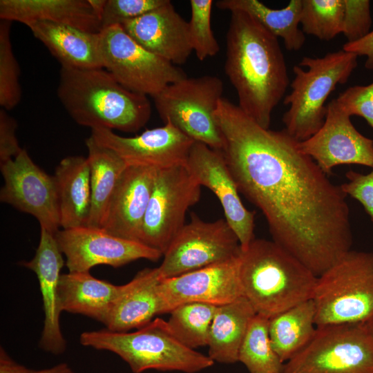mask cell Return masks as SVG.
Returning <instances> with one entry per match:
<instances>
[{
  "mask_svg": "<svg viewBox=\"0 0 373 373\" xmlns=\"http://www.w3.org/2000/svg\"><path fill=\"white\" fill-rule=\"evenodd\" d=\"M216 118L239 192L262 211L273 241L318 277L351 250L347 195L285 128H264L223 97Z\"/></svg>",
  "mask_w": 373,
  "mask_h": 373,
  "instance_id": "obj_1",
  "label": "cell"
},
{
  "mask_svg": "<svg viewBox=\"0 0 373 373\" xmlns=\"http://www.w3.org/2000/svg\"><path fill=\"white\" fill-rule=\"evenodd\" d=\"M226 44L224 71L237 93L238 106L269 128L272 112L289 85L278 38L249 14L233 11Z\"/></svg>",
  "mask_w": 373,
  "mask_h": 373,
  "instance_id": "obj_2",
  "label": "cell"
},
{
  "mask_svg": "<svg viewBox=\"0 0 373 373\" xmlns=\"http://www.w3.org/2000/svg\"><path fill=\"white\" fill-rule=\"evenodd\" d=\"M57 96L72 119L91 130L135 133L151 115L148 96L126 89L103 68L61 67Z\"/></svg>",
  "mask_w": 373,
  "mask_h": 373,
  "instance_id": "obj_3",
  "label": "cell"
},
{
  "mask_svg": "<svg viewBox=\"0 0 373 373\" xmlns=\"http://www.w3.org/2000/svg\"><path fill=\"white\" fill-rule=\"evenodd\" d=\"M244 296L269 318L312 298L316 276L273 240L254 238L238 256Z\"/></svg>",
  "mask_w": 373,
  "mask_h": 373,
  "instance_id": "obj_4",
  "label": "cell"
},
{
  "mask_svg": "<svg viewBox=\"0 0 373 373\" xmlns=\"http://www.w3.org/2000/svg\"><path fill=\"white\" fill-rule=\"evenodd\" d=\"M80 343L119 356L134 373L149 370L196 373L214 361L190 349L171 333L166 321L156 318L135 332H117L106 329L81 334Z\"/></svg>",
  "mask_w": 373,
  "mask_h": 373,
  "instance_id": "obj_5",
  "label": "cell"
},
{
  "mask_svg": "<svg viewBox=\"0 0 373 373\" xmlns=\"http://www.w3.org/2000/svg\"><path fill=\"white\" fill-rule=\"evenodd\" d=\"M357 58L342 49L321 57H303L294 66L291 90L283 99L289 107L282 119L291 137L303 142L321 128L327 111V99L338 84L348 81L357 66Z\"/></svg>",
  "mask_w": 373,
  "mask_h": 373,
  "instance_id": "obj_6",
  "label": "cell"
},
{
  "mask_svg": "<svg viewBox=\"0 0 373 373\" xmlns=\"http://www.w3.org/2000/svg\"><path fill=\"white\" fill-rule=\"evenodd\" d=\"M316 327L365 323L373 316V252L350 250L317 277Z\"/></svg>",
  "mask_w": 373,
  "mask_h": 373,
  "instance_id": "obj_7",
  "label": "cell"
},
{
  "mask_svg": "<svg viewBox=\"0 0 373 373\" xmlns=\"http://www.w3.org/2000/svg\"><path fill=\"white\" fill-rule=\"evenodd\" d=\"M222 93L221 79L206 75L171 84L153 98L164 123L171 122L195 142L222 151L224 140L216 113Z\"/></svg>",
  "mask_w": 373,
  "mask_h": 373,
  "instance_id": "obj_8",
  "label": "cell"
},
{
  "mask_svg": "<svg viewBox=\"0 0 373 373\" xmlns=\"http://www.w3.org/2000/svg\"><path fill=\"white\" fill-rule=\"evenodd\" d=\"M283 373H373V338L364 323L316 327L311 342Z\"/></svg>",
  "mask_w": 373,
  "mask_h": 373,
  "instance_id": "obj_9",
  "label": "cell"
},
{
  "mask_svg": "<svg viewBox=\"0 0 373 373\" xmlns=\"http://www.w3.org/2000/svg\"><path fill=\"white\" fill-rule=\"evenodd\" d=\"M102 68L126 89L155 97L171 84L187 77L178 66L146 50L115 25L99 32Z\"/></svg>",
  "mask_w": 373,
  "mask_h": 373,
  "instance_id": "obj_10",
  "label": "cell"
},
{
  "mask_svg": "<svg viewBox=\"0 0 373 373\" xmlns=\"http://www.w3.org/2000/svg\"><path fill=\"white\" fill-rule=\"evenodd\" d=\"M200 191L186 164L157 169L140 242L164 255L185 224L188 209L199 201Z\"/></svg>",
  "mask_w": 373,
  "mask_h": 373,
  "instance_id": "obj_11",
  "label": "cell"
},
{
  "mask_svg": "<svg viewBox=\"0 0 373 373\" xmlns=\"http://www.w3.org/2000/svg\"><path fill=\"white\" fill-rule=\"evenodd\" d=\"M239 240L224 219L206 222L194 213L173 239L157 267L161 279L238 256Z\"/></svg>",
  "mask_w": 373,
  "mask_h": 373,
  "instance_id": "obj_12",
  "label": "cell"
},
{
  "mask_svg": "<svg viewBox=\"0 0 373 373\" xmlns=\"http://www.w3.org/2000/svg\"><path fill=\"white\" fill-rule=\"evenodd\" d=\"M4 184L0 201L30 214L41 228L55 234L60 218L53 175L39 168L23 149L15 158L0 163Z\"/></svg>",
  "mask_w": 373,
  "mask_h": 373,
  "instance_id": "obj_13",
  "label": "cell"
},
{
  "mask_svg": "<svg viewBox=\"0 0 373 373\" xmlns=\"http://www.w3.org/2000/svg\"><path fill=\"white\" fill-rule=\"evenodd\" d=\"M55 238L69 272L89 271L102 265L119 267L139 259L156 261L163 256L141 242L113 236L102 228L62 229Z\"/></svg>",
  "mask_w": 373,
  "mask_h": 373,
  "instance_id": "obj_14",
  "label": "cell"
},
{
  "mask_svg": "<svg viewBox=\"0 0 373 373\" xmlns=\"http://www.w3.org/2000/svg\"><path fill=\"white\" fill-rule=\"evenodd\" d=\"M239 256V255H238ZM158 293L162 314L179 305L201 303L220 306L244 296L238 256L160 280Z\"/></svg>",
  "mask_w": 373,
  "mask_h": 373,
  "instance_id": "obj_15",
  "label": "cell"
},
{
  "mask_svg": "<svg viewBox=\"0 0 373 373\" xmlns=\"http://www.w3.org/2000/svg\"><path fill=\"white\" fill-rule=\"evenodd\" d=\"M90 136L116 153L127 166L157 169L186 164L195 142L169 122L134 137L121 136L107 128L92 129Z\"/></svg>",
  "mask_w": 373,
  "mask_h": 373,
  "instance_id": "obj_16",
  "label": "cell"
},
{
  "mask_svg": "<svg viewBox=\"0 0 373 373\" xmlns=\"http://www.w3.org/2000/svg\"><path fill=\"white\" fill-rule=\"evenodd\" d=\"M323 125L312 137L299 142L300 149L311 157L327 175L343 164L373 168V140L359 133L335 99L327 105Z\"/></svg>",
  "mask_w": 373,
  "mask_h": 373,
  "instance_id": "obj_17",
  "label": "cell"
},
{
  "mask_svg": "<svg viewBox=\"0 0 373 373\" xmlns=\"http://www.w3.org/2000/svg\"><path fill=\"white\" fill-rule=\"evenodd\" d=\"M186 166L198 182L218 198L226 221L239 240L240 249H245L255 238V212L244 206L222 151L195 142Z\"/></svg>",
  "mask_w": 373,
  "mask_h": 373,
  "instance_id": "obj_18",
  "label": "cell"
},
{
  "mask_svg": "<svg viewBox=\"0 0 373 373\" xmlns=\"http://www.w3.org/2000/svg\"><path fill=\"white\" fill-rule=\"evenodd\" d=\"M121 26L142 48L174 65L184 64L193 52L189 22L169 0Z\"/></svg>",
  "mask_w": 373,
  "mask_h": 373,
  "instance_id": "obj_19",
  "label": "cell"
},
{
  "mask_svg": "<svg viewBox=\"0 0 373 373\" xmlns=\"http://www.w3.org/2000/svg\"><path fill=\"white\" fill-rule=\"evenodd\" d=\"M55 234L41 228L40 240L32 259L21 265L37 276L41 294L44 323L39 347L55 355L63 354L66 341L60 328L58 288L61 269L64 265Z\"/></svg>",
  "mask_w": 373,
  "mask_h": 373,
  "instance_id": "obj_20",
  "label": "cell"
},
{
  "mask_svg": "<svg viewBox=\"0 0 373 373\" xmlns=\"http://www.w3.org/2000/svg\"><path fill=\"white\" fill-rule=\"evenodd\" d=\"M157 169L128 166L111 198L102 227L108 233L140 242Z\"/></svg>",
  "mask_w": 373,
  "mask_h": 373,
  "instance_id": "obj_21",
  "label": "cell"
},
{
  "mask_svg": "<svg viewBox=\"0 0 373 373\" xmlns=\"http://www.w3.org/2000/svg\"><path fill=\"white\" fill-rule=\"evenodd\" d=\"M162 279L158 268H145L128 283L121 285L120 292L104 323L113 332H126L141 328L162 314L158 287Z\"/></svg>",
  "mask_w": 373,
  "mask_h": 373,
  "instance_id": "obj_22",
  "label": "cell"
},
{
  "mask_svg": "<svg viewBox=\"0 0 373 373\" xmlns=\"http://www.w3.org/2000/svg\"><path fill=\"white\" fill-rule=\"evenodd\" d=\"M0 18L27 26L49 21L93 33L102 30L100 19L88 0H1Z\"/></svg>",
  "mask_w": 373,
  "mask_h": 373,
  "instance_id": "obj_23",
  "label": "cell"
},
{
  "mask_svg": "<svg viewBox=\"0 0 373 373\" xmlns=\"http://www.w3.org/2000/svg\"><path fill=\"white\" fill-rule=\"evenodd\" d=\"M28 27L59 61L61 67L102 68L99 32H86L66 24L49 21L34 22Z\"/></svg>",
  "mask_w": 373,
  "mask_h": 373,
  "instance_id": "obj_24",
  "label": "cell"
},
{
  "mask_svg": "<svg viewBox=\"0 0 373 373\" xmlns=\"http://www.w3.org/2000/svg\"><path fill=\"white\" fill-rule=\"evenodd\" d=\"M62 229L88 226L91 209L90 171L88 157L62 159L53 175Z\"/></svg>",
  "mask_w": 373,
  "mask_h": 373,
  "instance_id": "obj_25",
  "label": "cell"
},
{
  "mask_svg": "<svg viewBox=\"0 0 373 373\" xmlns=\"http://www.w3.org/2000/svg\"><path fill=\"white\" fill-rule=\"evenodd\" d=\"M120 290L121 285L96 278L89 271L63 274L58 288L59 309L104 324Z\"/></svg>",
  "mask_w": 373,
  "mask_h": 373,
  "instance_id": "obj_26",
  "label": "cell"
},
{
  "mask_svg": "<svg viewBox=\"0 0 373 373\" xmlns=\"http://www.w3.org/2000/svg\"><path fill=\"white\" fill-rule=\"evenodd\" d=\"M256 314L245 296L217 307L207 344L209 356L214 362L232 364L238 361L241 344L249 324Z\"/></svg>",
  "mask_w": 373,
  "mask_h": 373,
  "instance_id": "obj_27",
  "label": "cell"
},
{
  "mask_svg": "<svg viewBox=\"0 0 373 373\" xmlns=\"http://www.w3.org/2000/svg\"><path fill=\"white\" fill-rule=\"evenodd\" d=\"M85 143L88 151L91 188L88 226L102 228L111 198L128 166L116 153L98 144L91 136Z\"/></svg>",
  "mask_w": 373,
  "mask_h": 373,
  "instance_id": "obj_28",
  "label": "cell"
},
{
  "mask_svg": "<svg viewBox=\"0 0 373 373\" xmlns=\"http://www.w3.org/2000/svg\"><path fill=\"white\" fill-rule=\"evenodd\" d=\"M216 5L220 10L249 14L276 37L282 38L288 50H298L305 42L299 28L302 0H291L280 9L269 8L258 0H219Z\"/></svg>",
  "mask_w": 373,
  "mask_h": 373,
  "instance_id": "obj_29",
  "label": "cell"
},
{
  "mask_svg": "<svg viewBox=\"0 0 373 373\" xmlns=\"http://www.w3.org/2000/svg\"><path fill=\"white\" fill-rule=\"evenodd\" d=\"M316 325L312 299L269 318V334L273 349L285 363L313 339Z\"/></svg>",
  "mask_w": 373,
  "mask_h": 373,
  "instance_id": "obj_30",
  "label": "cell"
},
{
  "mask_svg": "<svg viewBox=\"0 0 373 373\" xmlns=\"http://www.w3.org/2000/svg\"><path fill=\"white\" fill-rule=\"evenodd\" d=\"M269 318L256 314L251 320L241 344L238 361L249 373H283L285 363L272 347Z\"/></svg>",
  "mask_w": 373,
  "mask_h": 373,
  "instance_id": "obj_31",
  "label": "cell"
},
{
  "mask_svg": "<svg viewBox=\"0 0 373 373\" xmlns=\"http://www.w3.org/2000/svg\"><path fill=\"white\" fill-rule=\"evenodd\" d=\"M207 303H185L173 309L166 321L172 335L184 346L195 350L208 344L216 308Z\"/></svg>",
  "mask_w": 373,
  "mask_h": 373,
  "instance_id": "obj_32",
  "label": "cell"
},
{
  "mask_svg": "<svg viewBox=\"0 0 373 373\" xmlns=\"http://www.w3.org/2000/svg\"><path fill=\"white\" fill-rule=\"evenodd\" d=\"M343 0H302L301 30L304 34L330 41L342 33Z\"/></svg>",
  "mask_w": 373,
  "mask_h": 373,
  "instance_id": "obj_33",
  "label": "cell"
},
{
  "mask_svg": "<svg viewBox=\"0 0 373 373\" xmlns=\"http://www.w3.org/2000/svg\"><path fill=\"white\" fill-rule=\"evenodd\" d=\"M11 22H0V105L5 110L15 108L21 100L20 70L12 51Z\"/></svg>",
  "mask_w": 373,
  "mask_h": 373,
  "instance_id": "obj_34",
  "label": "cell"
},
{
  "mask_svg": "<svg viewBox=\"0 0 373 373\" xmlns=\"http://www.w3.org/2000/svg\"><path fill=\"white\" fill-rule=\"evenodd\" d=\"M191 19L189 22V37L197 58L204 61L216 55L220 46L211 26L212 0H191Z\"/></svg>",
  "mask_w": 373,
  "mask_h": 373,
  "instance_id": "obj_35",
  "label": "cell"
},
{
  "mask_svg": "<svg viewBox=\"0 0 373 373\" xmlns=\"http://www.w3.org/2000/svg\"><path fill=\"white\" fill-rule=\"evenodd\" d=\"M167 0H106L100 21L102 29L139 17Z\"/></svg>",
  "mask_w": 373,
  "mask_h": 373,
  "instance_id": "obj_36",
  "label": "cell"
},
{
  "mask_svg": "<svg viewBox=\"0 0 373 373\" xmlns=\"http://www.w3.org/2000/svg\"><path fill=\"white\" fill-rule=\"evenodd\" d=\"M344 13L342 34L348 43L365 37L370 32L372 23L370 1L368 0H343Z\"/></svg>",
  "mask_w": 373,
  "mask_h": 373,
  "instance_id": "obj_37",
  "label": "cell"
},
{
  "mask_svg": "<svg viewBox=\"0 0 373 373\" xmlns=\"http://www.w3.org/2000/svg\"><path fill=\"white\" fill-rule=\"evenodd\" d=\"M334 99L349 116L362 117L373 128V82L366 86H351Z\"/></svg>",
  "mask_w": 373,
  "mask_h": 373,
  "instance_id": "obj_38",
  "label": "cell"
},
{
  "mask_svg": "<svg viewBox=\"0 0 373 373\" xmlns=\"http://www.w3.org/2000/svg\"><path fill=\"white\" fill-rule=\"evenodd\" d=\"M345 176L348 182L342 184L341 189L362 204L373 222V168L367 174L349 171Z\"/></svg>",
  "mask_w": 373,
  "mask_h": 373,
  "instance_id": "obj_39",
  "label": "cell"
},
{
  "mask_svg": "<svg viewBox=\"0 0 373 373\" xmlns=\"http://www.w3.org/2000/svg\"><path fill=\"white\" fill-rule=\"evenodd\" d=\"M17 123L5 109H0V163L15 158L22 151L16 135Z\"/></svg>",
  "mask_w": 373,
  "mask_h": 373,
  "instance_id": "obj_40",
  "label": "cell"
},
{
  "mask_svg": "<svg viewBox=\"0 0 373 373\" xmlns=\"http://www.w3.org/2000/svg\"><path fill=\"white\" fill-rule=\"evenodd\" d=\"M0 373H75V372L66 363H61L51 367L41 370L28 368L15 361L4 348L1 347Z\"/></svg>",
  "mask_w": 373,
  "mask_h": 373,
  "instance_id": "obj_41",
  "label": "cell"
},
{
  "mask_svg": "<svg viewBox=\"0 0 373 373\" xmlns=\"http://www.w3.org/2000/svg\"><path fill=\"white\" fill-rule=\"evenodd\" d=\"M343 50L358 56H365V68L373 70V30L365 37L354 42H346Z\"/></svg>",
  "mask_w": 373,
  "mask_h": 373,
  "instance_id": "obj_42",
  "label": "cell"
},
{
  "mask_svg": "<svg viewBox=\"0 0 373 373\" xmlns=\"http://www.w3.org/2000/svg\"><path fill=\"white\" fill-rule=\"evenodd\" d=\"M88 1L95 13L100 19L105 7L106 0H88Z\"/></svg>",
  "mask_w": 373,
  "mask_h": 373,
  "instance_id": "obj_43",
  "label": "cell"
},
{
  "mask_svg": "<svg viewBox=\"0 0 373 373\" xmlns=\"http://www.w3.org/2000/svg\"><path fill=\"white\" fill-rule=\"evenodd\" d=\"M367 332L373 338V316L364 323Z\"/></svg>",
  "mask_w": 373,
  "mask_h": 373,
  "instance_id": "obj_44",
  "label": "cell"
}]
</instances>
